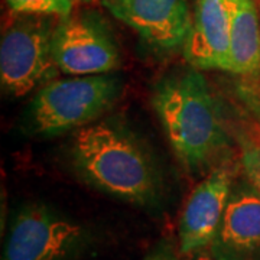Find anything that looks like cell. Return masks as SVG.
<instances>
[{
	"label": "cell",
	"instance_id": "ba28073f",
	"mask_svg": "<svg viewBox=\"0 0 260 260\" xmlns=\"http://www.w3.org/2000/svg\"><path fill=\"white\" fill-rule=\"evenodd\" d=\"M233 189L227 168L211 171L192 189L179 220V249L184 254L198 253L214 242Z\"/></svg>",
	"mask_w": 260,
	"mask_h": 260
},
{
	"label": "cell",
	"instance_id": "5bb4252c",
	"mask_svg": "<svg viewBox=\"0 0 260 260\" xmlns=\"http://www.w3.org/2000/svg\"><path fill=\"white\" fill-rule=\"evenodd\" d=\"M146 260H171L168 259L167 256H164V254H155V256H152V257H149Z\"/></svg>",
	"mask_w": 260,
	"mask_h": 260
},
{
	"label": "cell",
	"instance_id": "8fae6325",
	"mask_svg": "<svg viewBox=\"0 0 260 260\" xmlns=\"http://www.w3.org/2000/svg\"><path fill=\"white\" fill-rule=\"evenodd\" d=\"M227 71L237 75L260 71V12L253 0H236Z\"/></svg>",
	"mask_w": 260,
	"mask_h": 260
},
{
	"label": "cell",
	"instance_id": "5b68a950",
	"mask_svg": "<svg viewBox=\"0 0 260 260\" xmlns=\"http://www.w3.org/2000/svg\"><path fill=\"white\" fill-rule=\"evenodd\" d=\"M52 56L67 75L109 74L120 65L119 48L106 23L83 12L61 18L52 35Z\"/></svg>",
	"mask_w": 260,
	"mask_h": 260
},
{
	"label": "cell",
	"instance_id": "52a82bcc",
	"mask_svg": "<svg viewBox=\"0 0 260 260\" xmlns=\"http://www.w3.org/2000/svg\"><path fill=\"white\" fill-rule=\"evenodd\" d=\"M114 18L152 47L172 51L184 47L192 26L186 0H103Z\"/></svg>",
	"mask_w": 260,
	"mask_h": 260
},
{
	"label": "cell",
	"instance_id": "4fadbf2b",
	"mask_svg": "<svg viewBox=\"0 0 260 260\" xmlns=\"http://www.w3.org/2000/svg\"><path fill=\"white\" fill-rule=\"evenodd\" d=\"M242 165L250 184L260 192V146L250 142L243 145Z\"/></svg>",
	"mask_w": 260,
	"mask_h": 260
},
{
	"label": "cell",
	"instance_id": "3957f363",
	"mask_svg": "<svg viewBox=\"0 0 260 260\" xmlns=\"http://www.w3.org/2000/svg\"><path fill=\"white\" fill-rule=\"evenodd\" d=\"M119 81L110 75H81L44 84L30 106L34 129L55 136L95 120L117 97Z\"/></svg>",
	"mask_w": 260,
	"mask_h": 260
},
{
	"label": "cell",
	"instance_id": "8992f818",
	"mask_svg": "<svg viewBox=\"0 0 260 260\" xmlns=\"http://www.w3.org/2000/svg\"><path fill=\"white\" fill-rule=\"evenodd\" d=\"M78 224L47 207H25L12 224L3 260H61L80 242Z\"/></svg>",
	"mask_w": 260,
	"mask_h": 260
},
{
	"label": "cell",
	"instance_id": "2e32d148",
	"mask_svg": "<svg viewBox=\"0 0 260 260\" xmlns=\"http://www.w3.org/2000/svg\"><path fill=\"white\" fill-rule=\"evenodd\" d=\"M259 12H260V6H259Z\"/></svg>",
	"mask_w": 260,
	"mask_h": 260
},
{
	"label": "cell",
	"instance_id": "7a4b0ae2",
	"mask_svg": "<svg viewBox=\"0 0 260 260\" xmlns=\"http://www.w3.org/2000/svg\"><path fill=\"white\" fill-rule=\"evenodd\" d=\"M73 156L80 172L100 189L132 203L155 194L150 159L127 132L110 123L88 124L77 132Z\"/></svg>",
	"mask_w": 260,
	"mask_h": 260
},
{
	"label": "cell",
	"instance_id": "6da1fadb",
	"mask_svg": "<svg viewBox=\"0 0 260 260\" xmlns=\"http://www.w3.org/2000/svg\"><path fill=\"white\" fill-rule=\"evenodd\" d=\"M152 100L178 159L191 171L208 165L224 146L225 135L210 85L200 70L164 78Z\"/></svg>",
	"mask_w": 260,
	"mask_h": 260
},
{
	"label": "cell",
	"instance_id": "30bf717a",
	"mask_svg": "<svg viewBox=\"0 0 260 260\" xmlns=\"http://www.w3.org/2000/svg\"><path fill=\"white\" fill-rule=\"evenodd\" d=\"M236 0H195L184 56L197 70L229 68L230 32Z\"/></svg>",
	"mask_w": 260,
	"mask_h": 260
},
{
	"label": "cell",
	"instance_id": "7c38bea8",
	"mask_svg": "<svg viewBox=\"0 0 260 260\" xmlns=\"http://www.w3.org/2000/svg\"><path fill=\"white\" fill-rule=\"evenodd\" d=\"M16 15H45L64 18L71 15L75 0H6Z\"/></svg>",
	"mask_w": 260,
	"mask_h": 260
},
{
	"label": "cell",
	"instance_id": "277c9868",
	"mask_svg": "<svg viewBox=\"0 0 260 260\" xmlns=\"http://www.w3.org/2000/svg\"><path fill=\"white\" fill-rule=\"evenodd\" d=\"M54 16L18 15L0 42V80L3 90L23 97L58 74L52 56Z\"/></svg>",
	"mask_w": 260,
	"mask_h": 260
},
{
	"label": "cell",
	"instance_id": "9c48e42d",
	"mask_svg": "<svg viewBox=\"0 0 260 260\" xmlns=\"http://www.w3.org/2000/svg\"><path fill=\"white\" fill-rule=\"evenodd\" d=\"M210 250L215 260H260V192L251 184L233 186Z\"/></svg>",
	"mask_w": 260,
	"mask_h": 260
},
{
	"label": "cell",
	"instance_id": "9a60e30c",
	"mask_svg": "<svg viewBox=\"0 0 260 260\" xmlns=\"http://www.w3.org/2000/svg\"><path fill=\"white\" fill-rule=\"evenodd\" d=\"M197 260H215L213 256H205V254H201V256H198Z\"/></svg>",
	"mask_w": 260,
	"mask_h": 260
}]
</instances>
